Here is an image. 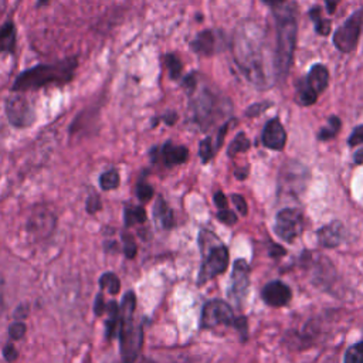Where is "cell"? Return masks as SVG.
<instances>
[{"mask_svg": "<svg viewBox=\"0 0 363 363\" xmlns=\"http://www.w3.org/2000/svg\"><path fill=\"white\" fill-rule=\"evenodd\" d=\"M234 61L245 78L257 86L267 84L262 35L257 26H241L233 38Z\"/></svg>", "mask_w": 363, "mask_h": 363, "instance_id": "obj_1", "label": "cell"}, {"mask_svg": "<svg viewBox=\"0 0 363 363\" xmlns=\"http://www.w3.org/2000/svg\"><path fill=\"white\" fill-rule=\"evenodd\" d=\"M277 21V47L274 54V71L277 81H285L292 65L296 45L298 17L296 6L289 4L284 9L277 7L274 11Z\"/></svg>", "mask_w": 363, "mask_h": 363, "instance_id": "obj_2", "label": "cell"}, {"mask_svg": "<svg viewBox=\"0 0 363 363\" xmlns=\"http://www.w3.org/2000/svg\"><path fill=\"white\" fill-rule=\"evenodd\" d=\"M77 67L75 58H68L54 64H41L17 75L13 91H34L47 85H62L72 79Z\"/></svg>", "mask_w": 363, "mask_h": 363, "instance_id": "obj_3", "label": "cell"}, {"mask_svg": "<svg viewBox=\"0 0 363 363\" xmlns=\"http://www.w3.org/2000/svg\"><path fill=\"white\" fill-rule=\"evenodd\" d=\"M136 296L133 291H128L119 305V353L122 363H135L143 343L142 325L133 323V312Z\"/></svg>", "mask_w": 363, "mask_h": 363, "instance_id": "obj_4", "label": "cell"}, {"mask_svg": "<svg viewBox=\"0 0 363 363\" xmlns=\"http://www.w3.org/2000/svg\"><path fill=\"white\" fill-rule=\"evenodd\" d=\"M329 71L323 64H315L311 67L306 78L298 82V99L301 105H313L318 96L328 88Z\"/></svg>", "mask_w": 363, "mask_h": 363, "instance_id": "obj_5", "label": "cell"}, {"mask_svg": "<svg viewBox=\"0 0 363 363\" xmlns=\"http://www.w3.org/2000/svg\"><path fill=\"white\" fill-rule=\"evenodd\" d=\"M191 109L194 121L201 129H207L220 116V112H223L220 98L208 89H201L191 99Z\"/></svg>", "mask_w": 363, "mask_h": 363, "instance_id": "obj_6", "label": "cell"}, {"mask_svg": "<svg viewBox=\"0 0 363 363\" xmlns=\"http://www.w3.org/2000/svg\"><path fill=\"white\" fill-rule=\"evenodd\" d=\"M363 26V10L354 11L352 16L346 18V21L336 28L333 33V45L340 52H352L359 41L360 31Z\"/></svg>", "mask_w": 363, "mask_h": 363, "instance_id": "obj_7", "label": "cell"}, {"mask_svg": "<svg viewBox=\"0 0 363 363\" xmlns=\"http://www.w3.org/2000/svg\"><path fill=\"white\" fill-rule=\"evenodd\" d=\"M305 228L303 213L298 208L281 210L274 223V233L285 242H294Z\"/></svg>", "mask_w": 363, "mask_h": 363, "instance_id": "obj_8", "label": "cell"}, {"mask_svg": "<svg viewBox=\"0 0 363 363\" xmlns=\"http://www.w3.org/2000/svg\"><path fill=\"white\" fill-rule=\"evenodd\" d=\"M228 259L230 257L225 245L218 244L216 247H211L201 264L197 284L203 285L204 282L216 278L217 275H221L228 267Z\"/></svg>", "mask_w": 363, "mask_h": 363, "instance_id": "obj_9", "label": "cell"}, {"mask_svg": "<svg viewBox=\"0 0 363 363\" xmlns=\"http://www.w3.org/2000/svg\"><path fill=\"white\" fill-rule=\"evenodd\" d=\"M6 115L16 128H27L35 121V112L31 102L23 95H13L6 101Z\"/></svg>", "mask_w": 363, "mask_h": 363, "instance_id": "obj_10", "label": "cell"}, {"mask_svg": "<svg viewBox=\"0 0 363 363\" xmlns=\"http://www.w3.org/2000/svg\"><path fill=\"white\" fill-rule=\"evenodd\" d=\"M235 316L231 306L220 299L208 301L201 312V328H214L218 325H233Z\"/></svg>", "mask_w": 363, "mask_h": 363, "instance_id": "obj_11", "label": "cell"}, {"mask_svg": "<svg viewBox=\"0 0 363 363\" xmlns=\"http://www.w3.org/2000/svg\"><path fill=\"white\" fill-rule=\"evenodd\" d=\"M250 288V267L245 259L240 258L234 262L231 272V284L228 296L237 305L241 306Z\"/></svg>", "mask_w": 363, "mask_h": 363, "instance_id": "obj_12", "label": "cell"}, {"mask_svg": "<svg viewBox=\"0 0 363 363\" xmlns=\"http://www.w3.org/2000/svg\"><path fill=\"white\" fill-rule=\"evenodd\" d=\"M261 140H262V145L268 149L278 150V152L284 150L286 143V130L278 118H272L265 123L262 129Z\"/></svg>", "mask_w": 363, "mask_h": 363, "instance_id": "obj_13", "label": "cell"}, {"mask_svg": "<svg viewBox=\"0 0 363 363\" xmlns=\"http://www.w3.org/2000/svg\"><path fill=\"white\" fill-rule=\"evenodd\" d=\"M261 298L268 306L279 308L285 306L291 301L292 292L286 284L281 281H271L261 289Z\"/></svg>", "mask_w": 363, "mask_h": 363, "instance_id": "obj_14", "label": "cell"}, {"mask_svg": "<svg viewBox=\"0 0 363 363\" xmlns=\"http://www.w3.org/2000/svg\"><path fill=\"white\" fill-rule=\"evenodd\" d=\"M159 156L166 166H174V164L184 163L187 160L189 150L182 145H173L172 142H166L160 149L155 147L152 150V159L155 162L157 160Z\"/></svg>", "mask_w": 363, "mask_h": 363, "instance_id": "obj_15", "label": "cell"}, {"mask_svg": "<svg viewBox=\"0 0 363 363\" xmlns=\"http://www.w3.org/2000/svg\"><path fill=\"white\" fill-rule=\"evenodd\" d=\"M221 35L214 30H204L197 34V37L191 41V48L200 55H213L220 50Z\"/></svg>", "mask_w": 363, "mask_h": 363, "instance_id": "obj_16", "label": "cell"}, {"mask_svg": "<svg viewBox=\"0 0 363 363\" xmlns=\"http://www.w3.org/2000/svg\"><path fill=\"white\" fill-rule=\"evenodd\" d=\"M318 241L325 248H335L340 245L345 237V227L339 220H335L316 231Z\"/></svg>", "mask_w": 363, "mask_h": 363, "instance_id": "obj_17", "label": "cell"}, {"mask_svg": "<svg viewBox=\"0 0 363 363\" xmlns=\"http://www.w3.org/2000/svg\"><path fill=\"white\" fill-rule=\"evenodd\" d=\"M54 225L55 217L48 211H37L28 220V230L38 237L48 235L54 230Z\"/></svg>", "mask_w": 363, "mask_h": 363, "instance_id": "obj_18", "label": "cell"}, {"mask_svg": "<svg viewBox=\"0 0 363 363\" xmlns=\"http://www.w3.org/2000/svg\"><path fill=\"white\" fill-rule=\"evenodd\" d=\"M153 213H155V218L160 221V224L164 228H170L174 224L173 220V213L170 210V207L167 206V203L163 199H157L153 207Z\"/></svg>", "mask_w": 363, "mask_h": 363, "instance_id": "obj_19", "label": "cell"}, {"mask_svg": "<svg viewBox=\"0 0 363 363\" xmlns=\"http://www.w3.org/2000/svg\"><path fill=\"white\" fill-rule=\"evenodd\" d=\"M16 44V33L11 23L4 24L0 28V51L13 52Z\"/></svg>", "mask_w": 363, "mask_h": 363, "instance_id": "obj_20", "label": "cell"}, {"mask_svg": "<svg viewBox=\"0 0 363 363\" xmlns=\"http://www.w3.org/2000/svg\"><path fill=\"white\" fill-rule=\"evenodd\" d=\"M125 224L133 225V224H142L146 221V210L142 206H130L125 208Z\"/></svg>", "mask_w": 363, "mask_h": 363, "instance_id": "obj_21", "label": "cell"}, {"mask_svg": "<svg viewBox=\"0 0 363 363\" xmlns=\"http://www.w3.org/2000/svg\"><path fill=\"white\" fill-rule=\"evenodd\" d=\"M340 126H342V122L340 119L336 116V115H332L329 119H328V126L322 128L319 132H318V139L319 140H329L332 138H335L337 135V132L340 130Z\"/></svg>", "mask_w": 363, "mask_h": 363, "instance_id": "obj_22", "label": "cell"}, {"mask_svg": "<svg viewBox=\"0 0 363 363\" xmlns=\"http://www.w3.org/2000/svg\"><path fill=\"white\" fill-rule=\"evenodd\" d=\"M309 17L313 20L315 23V30L318 34L320 35H329L330 33V21L322 18L320 16V9L319 7H312L309 10Z\"/></svg>", "mask_w": 363, "mask_h": 363, "instance_id": "obj_23", "label": "cell"}, {"mask_svg": "<svg viewBox=\"0 0 363 363\" xmlns=\"http://www.w3.org/2000/svg\"><path fill=\"white\" fill-rule=\"evenodd\" d=\"M99 285L102 289H108V292L112 295H116L121 291V281L113 272H105L99 278Z\"/></svg>", "mask_w": 363, "mask_h": 363, "instance_id": "obj_24", "label": "cell"}, {"mask_svg": "<svg viewBox=\"0 0 363 363\" xmlns=\"http://www.w3.org/2000/svg\"><path fill=\"white\" fill-rule=\"evenodd\" d=\"M250 139L245 136V133L244 132H240L235 138H234V140L230 143V146H228V149H227V153H228V156H234V155H237V153H241V152H245V150H248L250 149Z\"/></svg>", "mask_w": 363, "mask_h": 363, "instance_id": "obj_25", "label": "cell"}, {"mask_svg": "<svg viewBox=\"0 0 363 363\" xmlns=\"http://www.w3.org/2000/svg\"><path fill=\"white\" fill-rule=\"evenodd\" d=\"M119 184V173L115 169L106 170L99 177V186L102 190H113Z\"/></svg>", "mask_w": 363, "mask_h": 363, "instance_id": "obj_26", "label": "cell"}, {"mask_svg": "<svg viewBox=\"0 0 363 363\" xmlns=\"http://www.w3.org/2000/svg\"><path fill=\"white\" fill-rule=\"evenodd\" d=\"M343 363H363V340L352 345L346 350Z\"/></svg>", "mask_w": 363, "mask_h": 363, "instance_id": "obj_27", "label": "cell"}, {"mask_svg": "<svg viewBox=\"0 0 363 363\" xmlns=\"http://www.w3.org/2000/svg\"><path fill=\"white\" fill-rule=\"evenodd\" d=\"M217 152V149H216V145L213 143V139L208 136V138H206V139H203L201 142H200V146H199V155H200V157H201V162L203 163H207L213 156H214V153Z\"/></svg>", "mask_w": 363, "mask_h": 363, "instance_id": "obj_28", "label": "cell"}, {"mask_svg": "<svg viewBox=\"0 0 363 363\" xmlns=\"http://www.w3.org/2000/svg\"><path fill=\"white\" fill-rule=\"evenodd\" d=\"M164 64L169 68L170 77L177 79L180 77V74H182V62H180V60L176 55H166L164 57Z\"/></svg>", "mask_w": 363, "mask_h": 363, "instance_id": "obj_29", "label": "cell"}, {"mask_svg": "<svg viewBox=\"0 0 363 363\" xmlns=\"http://www.w3.org/2000/svg\"><path fill=\"white\" fill-rule=\"evenodd\" d=\"M272 106V102L271 101H262V102H255V104H252L247 111H245V115L247 116H251V118H254V116H258L259 113H262V112H265L268 108H271Z\"/></svg>", "mask_w": 363, "mask_h": 363, "instance_id": "obj_30", "label": "cell"}, {"mask_svg": "<svg viewBox=\"0 0 363 363\" xmlns=\"http://www.w3.org/2000/svg\"><path fill=\"white\" fill-rule=\"evenodd\" d=\"M136 196L139 200L142 201H149L153 196V189L150 184H147L146 182H139L138 187H136Z\"/></svg>", "mask_w": 363, "mask_h": 363, "instance_id": "obj_31", "label": "cell"}, {"mask_svg": "<svg viewBox=\"0 0 363 363\" xmlns=\"http://www.w3.org/2000/svg\"><path fill=\"white\" fill-rule=\"evenodd\" d=\"M26 329H27L26 325H24L23 322L17 320V322H14V323L10 325V328H9V335H10L11 339H21V337L24 336V333H26Z\"/></svg>", "mask_w": 363, "mask_h": 363, "instance_id": "obj_32", "label": "cell"}, {"mask_svg": "<svg viewBox=\"0 0 363 363\" xmlns=\"http://www.w3.org/2000/svg\"><path fill=\"white\" fill-rule=\"evenodd\" d=\"M347 143H349V146H357V145H360V143H363V125H359V126H356L353 130H352V133H350V136H349V139H347Z\"/></svg>", "mask_w": 363, "mask_h": 363, "instance_id": "obj_33", "label": "cell"}, {"mask_svg": "<svg viewBox=\"0 0 363 363\" xmlns=\"http://www.w3.org/2000/svg\"><path fill=\"white\" fill-rule=\"evenodd\" d=\"M233 326L240 332V335L242 336V340H245V339H247V335H248L247 318H245V316H238V318H235Z\"/></svg>", "mask_w": 363, "mask_h": 363, "instance_id": "obj_34", "label": "cell"}, {"mask_svg": "<svg viewBox=\"0 0 363 363\" xmlns=\"http://www.w3.org/2000/svg\"><path fill=\"white\" fill-rule=\"evenodd\" d=\"M217 218L225 224H234L237 221V214L228 208H224V210H218Z\"/></svg>", "mask_w": 363, "mask_h": 363, "instance_id": "obj_35", "label": "cell"}, {"mask_svg": "<svg viewBox=\"0 0 363 363\" xmlns=\"http://www.w3.org/2000/svg\"><path fill=\"white\" fill-rule=\"evenodd\" d=\"M122 241H123V252L128 258H133L135 254H136V244L133 242V240L128 235H123L122 237Z\"/></svg>", "mask_w": 363, "mask_h": 363, "instance_id": "obj_36", "label": "cell"}, {"mask_svg": "<svg viewBox=\"0 0 363 363\" xmlns=\"http://www.w3.org/2000/svg\"><path fill=\"white\" fill-rule=\"evenodd\" d=\"M231 200H233L235 208L238 210V213L242 214V216H245L247 211H248V206H247V201L244 200V197L240 196V194H233V196H231Z\"/></svg>", "mask_w": 363, "mask_h": 363, "instance_id": "obj_37", "label": "cell"}, {"mask_svg": "<svg viewBox=\"0 0 363 363\" xmlns=\"http://www.w3.org/2000/svg\"><path fill=\"white\" fill-rule=\"evenodd\" d=\"M3 356L7 362H14L17 359V350L14 349V346L11 343H7L3 349Z\"/></svg>", "mask_w": 363, "mask_h": 363, "instance_id": "obj_38", "label": "cell"}, {"mask_svg": "<svg viewBox=\"0 0 363 363\" xmlns=\"http://www.w3.org/2000/svg\"><path fill=\"white\" fill-rule=\"evenodd\" d=\"M101 208V200L98 196H91L88 200H86V210L89 213H95Z\"/></svg>", "mask_w": 363, "mask_h": 363, "instance_id": "obj_39", "label": "cell"}, {"mask_svg": "<svg viewBox=\"0 0 363 363\" xmlns=\"http://www.w3.org/2000/svg\"><path fill=\"white\" fill-rule=\"evenodd\" d=\"M105 309H106V305H105V302H104V296H102V294H98L96 298H95V305H94L95 315H98V316L102 315Z\"/></svg>", "mask_w": 363, "mask_h": 363, "instance_id": "obj_40", "label": "cell"}, {"mask_svg": "<svg viewBox=\"0 0 363 363\" xmlns=\"http://www.w3.org/2000/svg\"><path fill=\"white\" fill-rule=\"evenodd\" d=\"M214 203H216V206H217L218 210L227 208V199H225V196H224L223 191H217V193L214 194Z\"/></svg>", "mask_w": 363, "mask_h": 363, "instance_id": "obj_41", "label": "cell"}, {"mask_svg": "<svg viewBox=\"0 0 363 363\" xmlns=\"http://www.w3.org/2000/svg\"><path fill=\"white\" fill-rule=\"evenodd\" d=\"M286 254V250L284 247H281L279 244H272L271 250H269V255L271 257H282Z\"/></svg>", "mask_w": 363, "mask_h": 363, "instance_id": "obj_42", "label": "cell"}, {"mask_svg": "<svg viewBox=\"0 0 363 363\" xmlns=\"http://www.w3.org/2000/svg\"><path fill=\"white\" fill-rule=\"evenodd\" d=\"M337 3H339V0H325L326 11H328V13H330V14H332V13H335Z\"/></svg>", "mask_w": 363, "mask_h": 363, "instance_id": "obj_43", "label": "cell"}, {"mask_svg": "<svg viewBox=\"0 0 363 363\" xmlns=\"http://www.w3.org/2000/svg\"><path fill=\"white\" fill-rule=\"evenodd\" d=\"M264 4H267L268 7H272V9H277L279 7L281 4H284L286 0H261Z\"/></svg>", "mask_w": 363, "mask_h": 363, "instance_id": "obj_44", "label": "cell"}, {"mask_svg": "<svg viewBox=\"0 0 363 363\" xmlns=\"http://www.w3.org/2000/svg\"><path fill=\"white\" fill-rule=\"evenodd\" d=\"M353 162H354L356 164L363 163V147H360V149L354 153V156H353Z\"/></svg>", "mask_w": 363, "mask_h": 363, "instance_id": "obj_45", "label": "cell"}, {"mask_svg": "<svg viewBox=\"0 0 363 363\" xmlns=\"http://www.w3.org/2000/svg\"><path fill=\"white\" fill-rule=\"evenodd\" d=\"M135 363H156V362H153V360H150V359H139V360H136Z\"/></svg>", "mask_w": 363, "mask_h": 363, "instance_id": "obj_46", "label": "cell"}]
</instances>
